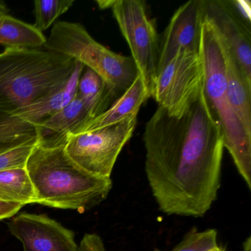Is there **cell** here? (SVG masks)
<instances>
[{"instance_id": "2e32d148", "label": "cell", "mask_w": 251, "mask_h": 251, "mask_svg": "<svg viewBox=\"0 0 251 251\" xmlns=\"http://www.w3.org/2000/svg\"><path fill=\"white\" fill-rule=\"evenodd\" d=\"M47 38L34 26L8 14L0 15V45L5 49H41Z\"/></svg>"}, {"instance_id": "603a6c76", "label": "cell", "mask_w": 251, "mask_h": 251, "mask_svg": "<svg viewBox=\"0 0 251 251\" xmlns=\"http://www.w3.org/2000/svg\"><path fill=\"white\" fill-rule=\"evenodd\" d=\"M23 206L20 204L0 201V220L14 217Z\"/></svg>"}, {"instance_id": "8fae6325", "label": "cell", "mask_w": 251, "mask_h": 251, "mask_svg": "<svg viewBox=\"0 0 251 251\" xmlns=\"http://www.w3.org/2000/svg\"><path fill=\"white\" fill-rule=\"evenodd\" d=\"M8 227L24 251H78L74 232L45 214L21 213Z\"/></svg>"}, {"instance_id": "52a82bcc", "label": "cell", "mask_w": 251, "mask_h": 251, "mask_svg": "<svg viewBox=\"0 0 251 251\" xmlns=\"http://www.w3.org/2000/svg\"><path fill=\"white\" fill-rule=\"evenodd\" d=\"M137 117L78 134H69L65 151L82 170L95 177L111 179L114 165L130 140Z\"/></svg>"}, {"instance_id": "7a4b0ae2", "label": "cell", "mask_w": 251, "mask_h": 251, "mask_svg": "<svg viewBox=\"0 0 251 251\" xmlns=\"http://www.w3.org/2000/svg\"><path fill=\"white\" fill-rule=\"evenodd\" d=\"M26 170L36 194V203L83 212L106 200L111 179L95 177L67 155L65 145L33 148Z\"/></svg>"}, {"instance_id": "484cf974", "label": "cell", "mask_w": 251, "mask_h": 251, "mask_svg": "<svg viewBox=\"0 0 251 251\" xmlns=\"http://www.w3.org/2000/svg\"><path fill=\"white\" fill-rule=\"evenodd\" d=\"M244 251H251V237H248L245 241L243 245Z\"/></svg>"}, {"instance_id": "9c48e42d", "label": "cell", "mask_w": 251, "mask_h": 251, "mask_svg": "<svg viewBox=\"0 0 251 251\" xmlns=\"http://www.w3.org/2000/svg\"><path fill=\"white\" fill-rule=\"evenodd\" d=\"M203 84L200 51L180 50L158 73L152 98L170 115L180 117L198 99Z\"/></svg>"}, {"instance_id": "44dd1931", "label": "cell", "mask_w": 251, "mask_h": 251, "mask_svg": "<svg viewBox=\"0 0 251 251\" xmlns=\"http://www.w3.org/2000/svg\"><path fill=\"white\" fill-rule=\"evenodd\" d=\"M36 145L20 147L0 154V172L25 168L27 160Z\"/></svg>"}, {"instance_id": "7c38bea8", "label": "cell", "mask_w": 251, "mask_h": 251, "mask_svg": "<svg viewBox=\"0 0 251 251\" xmlns=\"http://www.w3.org/2000/svg\"><path fill=\"white\" fill-rule=\"evenodd\" d=\"M203 20L202 0L189 1L175 12L160 40L158 73L178 51L199 52Z\"/></svg>"}, {"instance_id": "ffe728a7", "label": "cell", "mask_w": 251, "mask_h": 251, "mask_svg": "<svg viewBox=\"0 0 251 251\" xmlns=\"http://www.w3.org/2000/svg\"><path fill=\"white\" fill-rule=\"evenodd\" d=\"M217 247V231L215 229L202 231L193 229L172 251H210Z\"/></svg>"}, {"instance_id": "9a60e30c", "label": "cell", "mask_w": 251, "mask_h": 251, "mask_svg": "<svg viewBox=\"0 0 251 251\" xmlns=\"http://www.w3.org/2000/svg\"><path fill=\"white\" fill-rule=\"evenodd\" d=\"M217 33L220 38L224 60L225 74L229 99L242 124L251 133V81L244 74L224 39L218 32Z\"/></svg>"}, {"instance_id": "5b68a950", "label": "cell", "mask_w": 251, "mask_h": 251, "mask_svg": "<svg viewBox=\"0 0 251 251\" xmlns=\"http://www.w3.org/2000/svg\"><path fill=\"white\" fill-rule=\"evenodd\" d=\"M43 49L67 55L98 73L112 99H118L139 75L131 56L115 53L95 41L79 23H55Z\"/></svg>"}, {"instance_id": "cb8c5ba5", "label": "cell", "mask_w": 251, "mask_h": 251, "mask_svg": "<svg viewBox=\"0 0 251 251\" xmlns=\"http://www.w3.org/2000/svg\"><path fill=\"white\" fill-rule=\"evenodd\" d=\"M115 0H99L97 1L98 6L101 9H107V8H112Z\"/></svg>"}, {"instance_id": "d4e9b609", "label": "cell", "mask_w": 251, "mask_h": 251, "mask_svg": "<svg viewBox=\"0 0 251 251\" xmlns=\"http://www.w3.org/2000/svg\"><path fill=\"white\" fill-rule=\"evenodd\" d=\"M9 10L7 8L5 4L3 2L0 1V15H3V14H8Z\"/></svg>"}, {"instance_id": "ac0fdd59", "label": "cell", "mask_w": 251, "mask_h": 251, "mask_svg": "<svg viewBox=\"0 0 251 251\" xmlns=\"http://www.w3.org/2000/svg\"><path fill=\"white\" fill-rule=\"evenodd\" d=\"M77 95L93 119L106 111L113 100L102 77L88 67L79 79Z\"/></svg>"}, {"instance_id": "6da1fadb", "label": "cell", "mask_w": 251, "mask_h": 251, "mask_svg": "<svg viewBox=\"0 0 251 251\" xmlns=\"http://www.w3.org/2000/svg\"><path fill=\"white\" fill-rule=\"evenodd\" d=\"M143 141L145 173L160 211L205 215L218 196L225 147L203 91L180 117L158 106L146 123Z\"/></svg>"}, {"instance_id": "7402d4cb", "label": "cell", "mask_w": 251, "mask_h": 251, "mask_svg": "<svg viewBox=\"0 0 251 251\" xmlns=\"http://www.w3.org/2000/svg\"><path fill=\"white\" fill-rule=\"evenodd\" d=\"M78 251H106L102 238L96 233H86L82 239Z\"/></svg>"}, {"instance_id": "277c9868", "label": "cell", "mask_w": 251, "mask_h": 251, "mask_svg": "<svg viewBox=\"0 0 251 251\" xmlns=\"http://www.w3.org/2000/svg\"><path fill=\"white\" fill-rule=\"evenodd\" d=\"M200 53L203 65L204 95L220 125L225 148L251 189V133L242 124L229 99L220 38L214 26L205 17Z\"/></svg>"}, {"instance_id": "3957f363", "label": "cell", "mask_w": 251, "mask_h": 251, "mask_svg": "<svg viewBox=\"0 0 251 251\" xmlns=\"http://www.w3.org/2000/svg\"><path fill=\"white\" fill-rule=\"evenodd\" d=\"M77 63L45 49H5L0 53V111L26 108L59 90Z\"/></svg>"}, {"instance_id": "e0dca14e", "label": "cell", "mask_w": 251, "mask_h": 251, "mask_svg": "<svg viewBox=\"0 0 251 251\" xmlns=\"http://www.w3.org/2000/svg\"><path fill=\"white\" fill-rule=\"evenodd\" d=\"M0 201L36 203V191L26 167L0 172Z\"/></svg>"}, {"instance_id": "5bb4252c", "label": "cell", "mask_w": 251, "mask_h": 251, "mask_svg": "<svg viewBox=\"0 0 251 251\" xmlns=\"http://www.w3.org/2000/svg\"><path fill=\"white\" fill-rule=\"evenodd\" d=\"M149 98L143 79L139 74L130 87L106 111L85 123L74 134L92 131L137 117L142 104Z\"/></svg>"}, {"instance_id": "30bf717a", "label": "cell", "mask_w": 251, "mask_h": 251, "mask_svg": "<svg viewBox=\"0 0 251 251\" xmlns=\"http://www.w3.org/2000/svg\"><path fill=\"white\" fill-rule=\"evenodd\" d=\"M204 17L224 39L247 78L251 81V20L234 0H202Z\"/></svg>"}, {"instance_id": "4316f807", "label": "cell", "mask_w": 251, "mask_h": 251, "mask_svg": "<svg viewBox=\"0 0 251 251\" xmlns=\"http://www.w3.org/2000/svg\"><path fill=\"white\" fill-rule=\"evenodd\" d=\"M210 251H226V250L223 249L221 247H217V248H214V249L211 250Z\"/></svg>"}, {"instance_id": "ba28073f", "label": "cell", "mask_w": 251, "mask_h": 251, "mask_svg": "<svg viewBox=\"0 0 251 251\" xmlns=\"http://www.w3.org/2000/svg\"><path fill=\"white\" fill-rule=\"evenodd\" d=\"M111 9L151 98L158 75L160 39L155 25L148 17L145 2L116 0Z\"/></svg>"}, {"instance_id": "d6986e66", "label": "cell", "mask_w": 251, "mask_h": 251, "mask_svg": "<svg viewBox=\"0 0 251 251\" xmlns=\"http://www.w3.org/2000/svg\"><path fill=\"white\" fill-rule=\"evenodd\" d=\"M74 0L34 1L35 27L40 32L48 30L55 20L72 8Z\"/></svg>"}, {"instance_id": "8992f818", "label": "cell", "mask_w": 251, "mask_h": 251, "mask_svg": "<svg viewBox=\"0 0 251 251\" xmlns=\"http://www.w3.org/2000/svg\"><path fill=\"white\" fill-rule=\"evenodd\" d=\"M84 68L77 61L71 77L59 90L26 108L13 112L0 111V154L37 144L40 125L75 98Z\"/></svg>"}, {"instance_id": "4fadbf2b", "label": "cell", "mask_w": 251, "mask_h": 251, "mask_svg": "<svg viewBox=\"0 0 251 251\" xmlns=\"http://www.w3.org/2000/svg\"><path fill=\"white\" fill-rule=\"evenodd\" d=\"M92 119L89 110L76 95L70 103L40 125L37 145L44 147L66 145L68 135L74 134Z\"/></svg>"}]
</instances>
